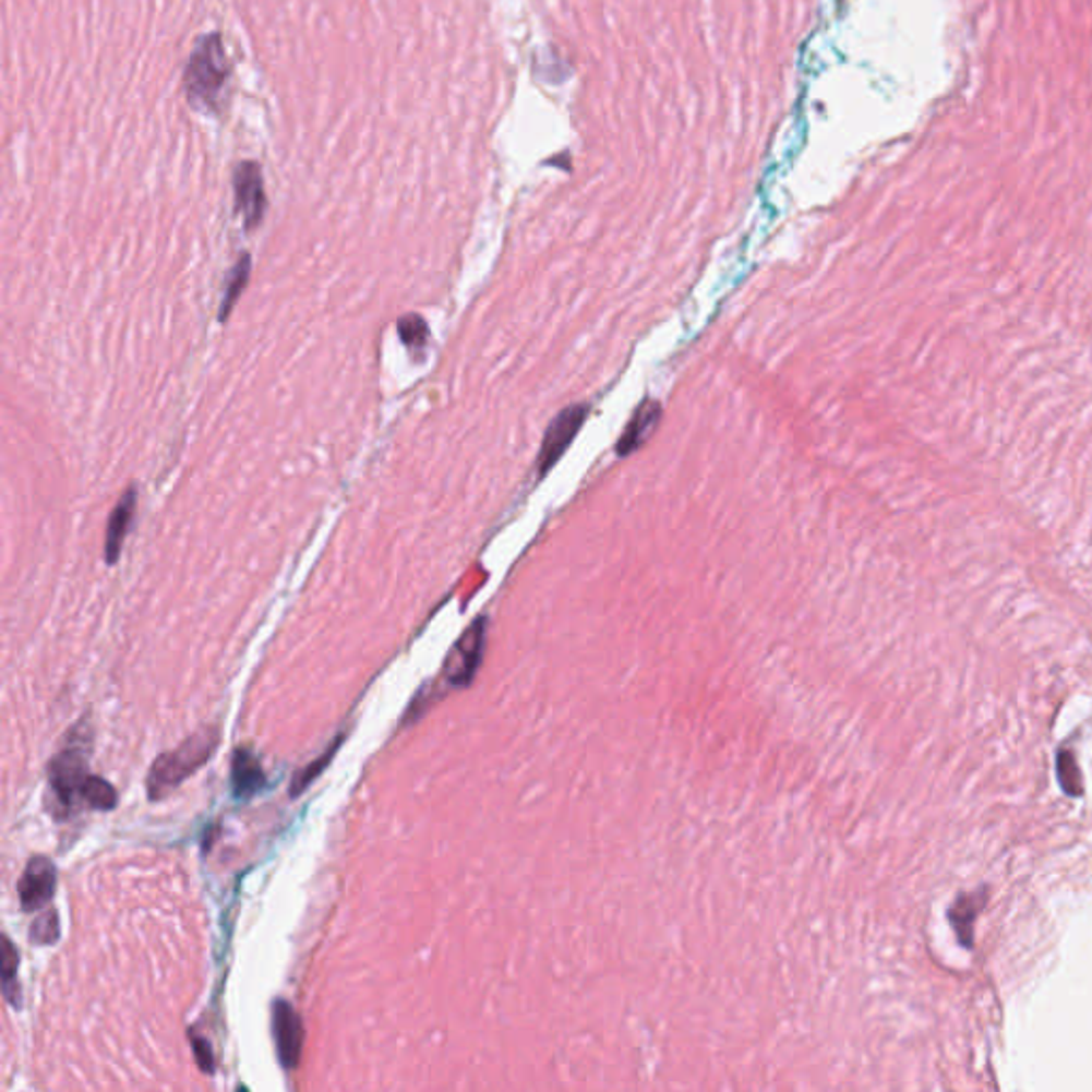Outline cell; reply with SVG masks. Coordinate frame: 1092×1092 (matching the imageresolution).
Listing matches in <instances>:
<instances>
[{"mask_svg":"<svg viewBox=\"0 0 1092 1092\" xmlns=\"http://www.w3.org/2000/svg\"><path fill=\"white\" fill-rule=\"evenodd\" d=\"M93 745V730L88 719H82L67 736L64 749L49 761V792L51 811L58 817L71 815L77 801H82V785L88 779V756Z\"/></svg>","mask_w":1092,"mask_h":1092,"instance_id":"6da1fadb","label":"cell"},{"mask_svg":"<svg viewBox=\"0 0 1092 1092\" xmlns=\"http://www.w3.org/2000/svg\"><path fill=\"white\" fill-rule=\"evenodd\" d=\"M220 741L218 728H203L187 739L178 749L158 756L147 775V796L160 801L171 794L196 768L212 758Z\"/></svg>","mask_w":1092,"mask_h":1092,"instance_id":"7a4b0ae2","label":"cell"},{"mask_svg":"<svg viewBox=\"0 0 1092 1092\" xmlns=\"http://www.w3.org/2000/svg\"><path fill=\"white\" fill-rule=\"evenodd\" d=\"M229 60L220 35L199 39L187 67V96L194 109L214 111L229 82Z\"/></svg>","mask_w":1092,"mask_h":1092,"instance_id":"3957f363","label":"cell"},{"mask_svg":"<svg viewBox=\"0 0 1092 1092\" xmlns=\"http://www.w3.org/2000/svg\"><path fill=\"white\" fill-rule=\"evenodd\" d=\"M587 412H589L587 404L571 406L551 423V428L544 435L542 448H540V461H538L540 475H547L562 459V455L571 446L574 435L578 433V429L583 428Z\"/></svg>","mask_w":1092,"mask_h":1092,"instance_id":"277c9868","label":"cell"},{"mask_svg":"<svg viewBox=\"0 0 1092 1092\" xmlns=\"http://www.w3.org/2000/svg\"><path fill=\"white\" fill-rule=\"evenodd\" d=\"M236 203L243 218V227L250 231L261 225L265 214V191L263 176L256 163H241L236 171Z\"/></svg>","mask_w":1092,"mask_h":1092,"instance_id":"5b68a950","label":"cell"},{"mask_svg":"<svg viewBox=\"0 0 1092 1092\" xmlns=\"http://www.w3.org/2000/svg\"><path fill=\"white\" fill-rule=\"evenodd\" d=\"M17 892H20V902H22L24 911L44 909L51 901V897L56 892V868H53L49 857L35 855L28 862V866L17 884Z\"/></svg>","mask_w":1092,"mask_h":1092,"instance_id":"8992f818","label":"cell"},{"mask_svg":"<svg viewBox=\"0 0 1092 1092\" xmlns=\"http://www.w3.org/2000/svg\"><path fill=\"white\" fill-rule=\"evenodd\" d=\"M274 1035H276V1047H278V1058L286 1069H295L301 1058L303 1049V1024L297 1011L286 1003L276 1000L274 1007Z\"/></svg>","mask_w":1092,"mask_h":1092,"instance_id":"52a82bcc","label":"cell"},{"mask_svg":"<svg viewBox=\"0 0 1092 1092\" xmlns=\"http://www.w3.org/2000/svg\"><path fill=\"white\" fill-rule=\"evenodd\" d=\"M482 634H484V621L480 619L457 643L455 651L451 653V658L446 662V676L451 683L461 685V683H468L472 679L478 660H480Z\"/></svg>","mask_w":1092,"mask_h":1092,"instance_id":"ba28073f","label":"cell"},{"mask_svg":"<svg viewBox=\"0 0 1092 1092\" xmlns=\"http://www.w3.org/2000/svg\"><path fill=\"white\" fill-rule=\"evenodd\" d=\"M135 506H137V491L131 487V489H127V493L118 502L116 511L109 517V525H107L105 560L109 564H116L118 557H120V551H122V544H124V536H127V531L131 527V521H133V515H135Z\"/></svg>","mask_w":1092,"mask_h":1092,"instance_id":"9c48e42d","label":"cell"},{"mask_svg":"<svg viewBox=\"0 0 1092 1092\" xmlns=\"http://www.w3.org/2000/svg\"><path fill=\"white\" fill-rule=\"evenodd\" d=\"M660 417H662V406L656 399H647L623 431L617 444L619 455H629L638 446H643L653 433V429L658 428Z\"/></svg>","mask_w":1092,"mask_h":1092,"instance_id":"30bf717a","label":"cell"},{"mask_svg":"<svg viewBox=\"0 0 1092 1092\" xmlns=\"http://www.w3.org/2000/svg\"><path fill=\"white\" fill-rule=\"evenodd\" d=\"M231 781H233V792L241 801L250 799L252 794H256L265 785V772H263L259 760L248 749L236 752Z\"/></svg>","mask_w":1092,"mask_h":1092,"instance_id":"8fae6325","label":"cell"},{"mask_svg":"<svg viewBox=\"0 0 1092 1092\" xmlns=\"http://www.w3.org/2000/svg\"><path fill=\"white\" fill-rule=\"evenodd\" d=\"M17 964H20L17 951L13 948V944L4 937V939H2V991H4V998H7L13 1007H20V1005H22V997H20V984H17V980H15Z\"/></svg>","mask_w":1092,"mask_h":1092,"instance_id":"7c38bea8","label":"cell"},{"mask_svg":"<svg viewBox=\"0 0 1092 1092\" xmlns=\"http://www.w3.org/2000/svg\"><path fill=\"white\" fill-rule=\"evenodd\" d=\"M82 803L98 811H109L118 805V794L107 781L95 775H88V779L82 785Z\"/></svg>","mask_w":1092,"mask_h":1092,"instance_id":"4fadbf2b","label":"cell"},{"mask_svg":"<svg viewBox=\"0 0 1092 1092\" xmlns=\"http://www.w3.org/2000/svg\"><path fill=\"white\" fill-rule=\"evenodd\" d=\"M248 274H250V256L243 254L241 261H238V265L233 267V272L229 274V283H227V288H225V297H223V308H220V321H227L233 305L238 303L239 295L241 290L245 288V283H248Z\"/></svg>","mask_w":1092,"mask_h":1092,"instance_id":"5bb4252c","label":"cell"},{"mask_svg":"<svg viewBox=\"0 0 1092 1092\" xmlns=\"http://www.w3.org/2000/svg\"><path fill=\"white\" fill-rule=\"evenodd\" d=\"M339 743H341V736H337V739L333 741V745L329 749H327V754H323L319 760L312 761L310 766H305L303 770H299V772H297V777H295V781H292V785H290V796H299V794H301V792H303V790H305V788H308V785H310V783H312V781H314V779H316V777L325 770V766H327V764L335 758V752H337Z\"/></svg>","mask_w":1092,"mask_h":1092,"instance_id":"9a60e30c","label":"cell"},{"mask_svg":"<svg viewBox=\"0 0 1092 1092\" xmlns=\"http://www.w3.org/2000/svg\"><path fill=\"white\" fill-rule=\"evenodd\" d=\"M60 937V924H58V913L53 909L46 911L35 920L31 926V941L37 946H51Z\"/></svg>","mask_w":1092,"mask_h":1092,"instance_id":"2e32d148","label":"cell"},{"mask_svg":"<svg viewBox=\"0 0 1092 1092\" xmlns=\"http://www.w3.org/2000/svg\"><path fill=\"white\" fill-rule=\"evenodd\" d=\"M397 329H399V337L401 341L408 346V348H423L425 341H428V325L421 316L417 314H408L404 316L399 323H397Z\"/></svg>","mask_w":1092,"mask_h":1092,"instance_id":"e0dca14e","label":"cell"},{"mask_svg":"<svg viewBox=\"0 0 1092 1092\" xmlns=\"http://www.w3.org/2000/svg\"><path fill=\"white\" fill-rule=\"evenodd\" d=\"M191 1037L192 1047H194V1056H196V1060H199V1067H201L203 1071L212 1073V1071H214V1052H212V1047L207 1044V1040L196 1037L194 1033H192Z\"/></svg>","mask_w":1092,"mask_h":1092,"instance_id":"ac0fdd59","label":"cell"}]
</instances>
